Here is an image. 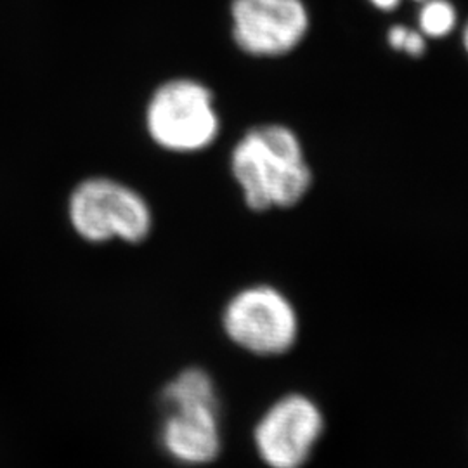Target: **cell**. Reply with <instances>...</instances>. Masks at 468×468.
Segmentation results:
<instances>
[{"instance_id":"cell-1","label":"cell","mask_w":468,"mask_h":468,"mask_svg":"<svg viewBox=\"0 0 468 468\" xmlns=\"http://www.w3.org/2000/svg\"><path fill=\"white\" fill-rule=\"evenodd\" d=\"M231 174L253 212L292 208L313 186L301 139L283 123H262L241 135L231 151Z\"/></svg>"},{"instance_id":"cell-2","label":"cell","mask_w":468,"mask_h":468,"mask_svg":"<svg viewBox=\"0 0 468 468\" xmlns=\"http://www.w3.org/2000/svg\"><path fill=\"white\" fill-rule=\"evenodd\" d=\"M146 129L162 150L181 154L207 150L220 133L212 90L193 79L160 85L146 108Z\"/></svg>"},{"instance_id":"cell-3","label":"cell","mask_w":468,"mask_h":468,"mask_svg":"<svg viewBox=\"0 0 468 468\" xmlns=\"http://www.w3.org/2000/svg\"><path fill=\"white\" fill-rule=\"evenodd\" d=\"M71 228L89 243L122 239L141 243L153 226L150 205L135 189L110 177H90L68 201Z\"/></svg>"},{"instance_id":"cell-4","label":"cell","mask_w":468,"mask_h":468,"mask_svg":"<svg viewBox=\"0 0 468 468\" xmlns=\"http://www.w3.org/2000/svg\"><path fill=\"white\" fill-rule=\"evenodd\" d=\"M222 326L241 349L257 356L290 351L299 336V316L293 303L269 284H255L228 302Z\"/></svg>"},{"instance_id":"cell-5","label":"cell","mask_w":468,"mask_h":468,"mask_svg":"<svg viewBox=\"0 0 468 468\" xmlns=\"http://www.w3.org/2000/svg\"><path fill=\"white\" fill-rule=\"evenodd\" d=\"M311 17L303 0H233L231 34L253 58H282L307 37Z\"/></svg>"},{"instance_id":"cell-6","label":"cell","mask_w":468,"mask_h":468,"mask_svg":"<svg viewBox=\"0 0 468 468\" xmlns=\"http://www.w3.org/2000/svg\"><path fill=\"white\" fill-rule=\"evenodd\" d=\"M324 431L318 404L290 394L274 402L259 420L253 441L269 468H302L311 458Z\"/></svg>"},{"instance_id":"cell-7","label":"cell","mask_w":468,"mask_h":468,"mask_svg":"<svg viewBox=\"0 0 468 468\" xmlns=\"http://www.w3.org/2000/svg\"><path fill=\"white\" fill-rule=\"evenodd\" d=\"M162 446L179 463L205 465L220 452L218 404H187L168 408L162 427Z\"/></svg>"},{"instance_id":"cell-8","label":"cell","mask_w":468,"mask_h":468,"mask_svg":"<svg viewBox=\"0 0 468 468\" xmlns=\"http://www.w3.org/2000/svg\"><path fill=\"white\" fill-rule=\"evenodd\" d=\"M165 408L187 404H218L216 384L207 371L200 368L185 369L179 373L162 394Z\"/></svg>"},{"instance_id":"cell-9","label":"cell","mask_w":468,"mask_h":468,"mask_svg":"<svg viewBox=\"0 0 468 468\" xmlns=\"http://www.w3.org/2000/svg\"><path fill=\"white\" fill-rule=\"evenodd\" d=\"M458 15L450 0H425L419 13L420 32L425 38H444L456 28Z\"/></svg>"},{"instance_id":"cell-10","label":"cell","mask_w":468,"mask_h":468,"mask_svg":"<svg viewBox=\"0 0 468 468\" xmlns=\"http://www.w3.org/2000/svg\"><path fill=\"white\" fill-rule=\"evenodd\" d=\"M387 42L392 49L404 52L410 58H421L427 50V38L421 32L404 25H394L387 34Z\"/></svg>"},{"instance_id":"cell-11","label":"cell","mask_w":468,"mask_h":468,"mask_svg":"<svg viewBox=\"0 0 468 468\" xmlns=\"http://www.w3.org/2000/svg\"><path fill=\"white\" fill-rule=\"evenodd\" d=\"M380 11H394L399 7L401 0H369Z\"/></svg>"},{"instance_id":"cell-12","label":"cell","mask_w":468,"mask_h":468,"mask_svg":"<svg viewBox=\"0 0 468 468\" xmlns=\"http://www.w3.org/2000/svg\"><path fill=\"white\" fill-rule=\"evenodd\" d=\"M462 42H463V48H465V52L468 54V21L467 25H465V28H463V35H462Z\"/></svg>"},{"instance_id":"cell-13","label":"cell","mask_w":468,"mask_h":468,"mask_svg":"<svg viewBox=\"0 0 468 468\" xmlns=\"http://www.w3.org/2000/svg\"><path fill=\"white\" fill-rule=\"evenodd\" d=\"M415 2H425V0H415Z\"/></svg>"}]
</instances>
